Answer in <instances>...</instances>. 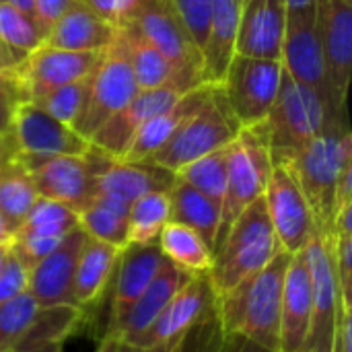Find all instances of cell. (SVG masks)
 Masks as SVG:
<instances>
[{
  "mask_svg": "<svg viewBox=\"0 0 352 352\" xmlns=\"http://www.w3.org/2000/svg\"><path fill=\"white\" fill-rule=\"evenodd\" d=\"M289 260L291 254L280 250L258 274L217 295V316L223 336L237 334L268 352H278L283 285Z\"/></svg>",
  "mask_w": 352,
  "mask_h": 352,
  "instance_id": "1",
  "label": "cell"
},
{
  "mask_svg": "<svg viewBox=\"0 0 352 352\" xmlns=\"http://www.w3.org/2000/svg\"><path fill=\"white\" fill-rule=\"evenodd\" d=\"M280 165L293 173L307 198L318 233L334 237L338 184L352 167V134L346 118H330L309 144Z\"/></svg>",
  "mask_w": 352,
  "mask_h": 352,
  "instance_id": "2",
  "label": "cell"
},
{
  "mask_svg": "<svg viewBox=\"0 0 352 352\" xmlns=\"http://www.w3.org/2000/svg\"><path fill=\"white\" fill-rule=\"evenodd\" d=\"M280 252L264 198L252 202L231 225L227 237L214 254L208 272L212 289L223 295L258 274Z\"/></svg>",
  "mask_w": 352,
  "mask_h": 352,
  "instance_id": "3",
  "label": "cell"
},
{
  "mask_svg": "<svg viewBox=\"0 0 352 352\" xmlns=\"http://www.w3.org/2000/svg\"><path fill=\"white\" fill-rule=\"evenodd\" d=\"M330 118L324 93L291 78L283 70L276 99L262 122L268 136L272 165L295 157L324 130Z\"/></svg>",
  "mask_w": 352,
  "mask_h": 352,
  "instance_id": "4",
  "label": "cell"
},
{
  "mask_svg": "<svg viewBox=\"0 0 352 352\" xmlns=\"http://www.w3.org/2000/svg\"><path fill=\"white\" fill-rule=\"evenodd\" d=\"M272 171V155L264 124L241 128L227 146V186L221 204V221L212 248V256L227 237L237 217L258 198L264 196Z\"/></svg>",
  "mask_w": 352,
  "mask_h": 352,
  "instance_id": "5",
  "label": "cell"
},
{
  "mask_svg": "<svg viewBox=\"0 0 352 352\" xmlns=\"http://www.w3.org/2000/svg\"><path fill=\"white\" fill-rule=\"evenodd\" d=\"M239 130L221 87L214 85L210 99L192 113L148 161L175 173L188 163L231 144Z\"/></svg>",
  "mask_w": 352,
  "mask_h": 352,
  "instance_id": "6",
  "label": "cell"
},
{
  "mask_svg": "<svg viewBox=\"0 0 352 352\" xmlns=\"http://www.w3.org/2000/svg\"><path fill=\"white\" fill-rule=\"evenodd\" d=\"M16 159L31 175L39 198L66 204L76 214L93 200L97 175L116 159L107 157L93 144L85 155L23 157Z\"/></svg>",
  "mask_w": 352,
  "mask_h": 352,
  "instance_id": "7",
  "label": "cell"
},
{
  "mask_svg": "<svg viewBox=\"0 0 352 352\" xmlns=\"http://www.w3.org/2000/svg\"><path fill=\"white\" fill-rule=\"evenodd\" d=\"M138 91L140 89L134 78L126 47L116 33V39L103 50L97 66L89 74V91L72 128L91 142L95 132Z\"/></svg>",
  "mask_w": 352,
  "mask_h": 352,
  "instance_id": "8",
  "label": "cell"
},
{
  "mask_svg": "<svg viewBox=\"0 0 352 352\" xmlns=\"http://www.w3.org/2000/svg\"><path fill=\"white\" fill-rule=\"evenodd\" d=\"M324 91L332 118H346L352 70V0H316Z\"/></svg>",
  "mask_w": 352,
  "mask_h": 352,
  "instance_id": "9",
  "label": "cell"
},
{
  "mask_svg": "<svg viewBox=\"0 0 352 352\" xmlns=\"http://www.w3.org/2000/svg\"><path fill=\"white\" fill-rule=\"evenodd\" d=\"M280 76V60L233 56L219 87L239 128H252L266 120L276 99Z\"/></svg>",
  "mask_w": 352,
  "mask_h": 352,
  "instance_id": "10",
  "label": "cell"
},
{
  "mask_svg": "<svg viewBox=\"0 0 352 352\" xmlns=\"http://www.w3.org/2000/svg\"><path fill=\"white\" fill-rule=\"evenodd\" d=\"M130 25L165 54L186 82L204 85L202 54L171 0H142Z\"/></svg>",
  "mask_w": 352,
  "mask_h": 352,
  "instance_id": "11",
  "label": "cell"
},
{
  "mask_svg": "<svg viewBox=\"0 0 352 352\" xmlns=\"http://www.w3.org/2000/svg\"><path fill=\"white\" fill-rule=\"evenodd\" d=\"M303 254L311 280V328L305 351L332 352L338 318L344 307L340 303V291L334 274L330 239L316 231L303 248Z\"/></svg>",
  "mask_w": 352,
  "mask_h": 352,
  "instance_id": "12",
  "label": "cell"
},
{
  "mask_svg": "<svg viewBox=\"0 0 352 352\" xmlns=\"http://www.w3.org/2000/svg\"><path fill=\"white\" fill-rule=\"evenodd\" d=\"M214 314L217 293L212 289L210 276L196 274L171 297V301L161 309L155 322L128 346L155 349L161 344H169L200 326L202 322H206Z\"/></svg>",
  "mask_w": 352,
  "mask_h": 352,
  "instance_id": "13",
  "label": "cell"
},
{
  "mask_svg": "<svg viewBox=\"0 0 352 352\" xmlns=\"http://www.w3.org/2000/svg\"><path fill=\"white\" fill-rule=\"evenodd\" d=\"M262 198L280 250L287 254L301 252L318 229L307 198L285 165H272Z\"/></svg>",
  "mask_w": 352,
  "mask_h": 352,
  "instance_id": "14",
  "label": "cell"
},
{
  "mask_svg": "<svg viewBox=\"0 0 352 352\" xmlns=\"http://www.w3.org/2000/svg\"><path fill=\"white\" fill-rule=\"evenodd\" d=\"M8 132L16 155L23 157H54V155H85L91 146L72 126H66L43 111L33 101H19L8 120Z\"/></svg>",
  "mask_w": 352,
  "mask_h": 352,
  "instance_id": "15",
  "label": "cell"
},
{
  "mask_svg": "<svg viewBox=\"0 0 352 352\" xmlns=\"http://www.w3.org/2000/svg\"><path fill=\"white\" fill-rule=\"evenodd\" d=\"M103 52H70L41 43L25 54L16 68V82L25 99H37L47 91L87 78Z\"/></svg>",
  "mask_w": 352,
  "mask_h": 352,
  "instance_id": "16",
  "label": "cell"
},
{
  "mask_svg": "<svg viewBox=\"0 0 352 352\" xmlns=\"http://www.w3.org/2000/svg\"><path fill=\"white\" fill-rule=\"evenodd\" d=\"M184 93L177 85H165L157 89H140L118 113H113L91 138V144L105 153L107 157L120 161L124 159L130 142L138 130L157 113L171 107Z\"/></svg>",
  "mask_w": 352,
  "mask_h": 352,
  "instance_id": "17",
  "label": "cell"
},
{
  "mask_svg": "<svg viewBox=\"0 0 352 352\" xmlns=\"http://www.w3.org/2000/svg\"><path fill=\"white\" fill-rule=\"evenodd\" d=\"M163 254L159 243H126L120 250L118 264L109 283L111 289V311L105 336L118 340V332L122 322L126 320L128 311L136 303V299L144 293L151 285L155 274L163 264Z\"/></svg>",
  "mask_w": 352,
  "mask_h": 352,
  "instance_id": "18",
  "label": "cell"
},
{
  "mask_svg": "<svg viewBox=\"0 0 352 352\" xmlns=\"http://www.w3.org/2000/svg\"><path fill=\"white\" fill-rule=\"evenodd\" d=\"M280 64L291 78L322 91L326 97L316 4L305 8H287Z\"/></svg>",
  "mask_w": 352,
  "mask_h": 352,
  "instance_id": "19",
  "label": "cell"
},
{
  "mask_svg": "<svg viewBox=\"0 0 352 352\" xmlns=\"http://www.w3.org/2000/svg\"><path fill=\"white\" fill-rule=\"evenodd\" d=\"M87 241V233L76 227L60 245L37 262L29 272V293L39 307L52 305H76L74 303V272L80 250Z\"/></svg>",
  "mask_w": 352,
  "mask_h": 352,
  "instance_id": "20",
  "label": "cell"
},
{
  "mask_svg": "<svg viewBox=\"0 0 352 352\" xmlns=\"http://www.w3.org/2000/svg\"><path fill=\"white\" fill-rule=\"evenodd\" d=\"M311 328V280L303 250L291 254L280 305L278 352H305Z\"/></svg>",
  "mask_w": 352,
  "mask_h": 352,
  "instance_id": "21",
  "label": "cell"
},
{
  "mask_svg": "<svg viewBox=\"0 0 352 352\" xmlns=\"http://www.w3.org/2000/svg\"><path fill=\"white\" fill-rule=\"evenodd\" d=\"M287 25L285 0H248L239 8L235 54L280 60Z\"/></svg>",
  "mask_w": 352,
  "mask_h": 352,
  "instance_id": "22",
  "label": "cell"
},
{
  "mask_svg": "<svg viewBox=\"0 0 352 352\" xmlns=\"http://www.w3.org/2000/svg\"><path fill=\"white\" fill-rule=\"evenodd\" d=\"M175 182V173L151 161H111L95 182V196L111 198L130 206L148 192H167Z\"/></svg>",
  "mask_w": 352,
  "mask_h": 352,
  "instance_id": "23",
  "label": "cell"
},
{
  "mask_svg": "<svg viewBox=\"0 0 352 352\" xmlns=\"http://www.w3.org/2000/svg\"><path fill=\"white\" fill-rule=\"evenodd\" d=\"M214 85H198L194 89H190L188 93H184L171 107L163 109L161 113H157L155 118H151L134 136V140L130 142L124 159L120 161H148L165 142L167 138L192 116L196 113L212 95Z\"/></svg>",
  "mask_w": 352,
  "mask_h": 352,
  "instance_id": "24",
  "label": "cell"
},
{
  "mask_svg": "<svg viewBox=\"0 0 352 352\" xmlns=\"http://www.w3.org/2000/svg\"><path fill=\"white\" fill-rule=\"evenodd\" d=\"M116 33L118 29L99 19L80 0H76L47 29L43 43L70 52H103L116 39Z\"/></svg>",
  "mask_w": 352,
  "mask_h": 352,
  "instance_id": "25",
  "label": "cell"
},
{
  "mask_svg": "<svg viewBox=\"0 0 352 352\" xmlns=\"http://www.w3.org/2000/svg\"><path fill=\"white\" fill-rule=\"evenodd\" d=\"M239 6L235 0H212L206 39L202 45V78L206 85H221L235 56Z\"/></svg>",
  "mask_w": 352,
  "mask_h": 352,
  "instance_id": "26",
  "label": "cell"
},
{
  "mask_svg": "<svg viewBox=\"0 0 352 352\" xmlns=\"http://www.w3.org/2000/svg\"><path fill=\"white\" fill-rule=\"evenodd\" d=\"M192 278V274L184 272L177 268L173 262L163 258V264L151 285L144 289V293L136 299L132 309L128 311L126 320L120 326L118 332V342L120 344H130L138 334H142L155 318L161 314V309L171 301V297Z\"/></svg>",
  "mask_w": 352,
  "mask_h": 352,
  "instance_id": "27",
  "label": "cell"
},
{
  "mask_svg": "<svg viewBox=\"0 0 352 352\" xmlns=\"http://www.w3.org/2000/svg\"><path fill=\"white\" fill-rule=\"evenodd\" d=\"M118 35L126 47L138 89H157L165 85H177L184 91L194 89L179 76L175 66L165 58V54L155 43H151L134 25L118 29Z\"/></svg>",
  "mask_w": 352,
  "mask_h": 352,
  "instance_id": "28",
  "label": "cell"
},
{
  "mask_svg": "<svg viewBox=\"0 0 352 352\" xmlns=\"http://www.w3.org/2000/svg\"><path fill=\"white\" fill-rule=\"evenodd\" d=\"M120 250L87 235L74 272V303L80 309L95 305L109 289Z\"/></svg>",
  "mask_w": 352,
  "mask_h": 352,
  "instance_id": "29",
  "label": "cell"
},
{
  "mask_svg": "<svg viewBox=\"0 0 352 352\" xmlns=\"http://www.w3.org/2000/svg\"><path fill=\"white\" fill-rule=\"evenodd\" d=\"M167 196H169V221L196 231L212 252L219 231V221H221V206L177 177L173 186L167 190Z\"/></svg>",
  "mask_w": 352,
  "mask_h": 352,
  "instance_id": "30",
  "label": "cell"
},
{
  "mask_svg": "<svg viewBox=\"0 0 352 352\" xmlns=\"http://www.w3.org/2000/svg\"><path fill=\"white\" fill-rule=\"evenodd\" d=\"M85 309L76 305H52V307H37L27 332L23 334L21 342L14 351H35L50 344H64L66 338L76 332L82 324Z\"/></svg>",
  "mask_w": 352,
  "mask_h": 352,
  "instance_id": "31",
  "label": "cell"
},
{
  "mask_svg": "<svg viewBox=\"0 0 352 352\" xmlns=\"http://www.w3.org/2000/svg\"><path fill=\"white\" fill-rule=\"evenodd\" d=\"M161 254L173 262L177 268L184 272L196 276V274H208L212 268V252L210 248L202 241V237L179 225V223H167L157 239Z\"/></svg>",
  "mask_w": 352,
  "mask_h": 352,
  "instance_id": "32",
  "label": "cell"
},
{
  "mask_svg": "<svg viewBox=\"0 0 352 352\" xmlns=\"http://www.w3.org/2000/svg\"><path fill=\"white\" fill-rule=\"evenodd\" d=\"M128 212L130 206L111 198L93 196L78 212V227L93 239L122 250L128 243Z\"/></svg>",
  "mask_w": 352,
  "mask_h": 352,
  "instance_id": "33",
  "label": "cell"
},
{
  "mask_svg": "<svg viewBox=\"0 0 352 352\" xmlns=\"http://www.w3.org/2000/svg\"><path fill=\"white\" fill-rule=\"evenodd\" d=\"M37 198L29 171L14 157L0 169V217L12 233L21 227Z\"/></svg>",
  "mask_w": 352,
  "mask_h": 352,
  "instance_id": "34",
  "label": "cell"
},
{
  "mask_svg": "<svg viewBox=\"0 0 352 352\" xmlns=\"http://www.w3.org/2000/svg\"><path fill=\"white\" fill-rule=\"evenodd\" d=\"M78 227V214L66 204L37 198L21 227L12 235H31L50 241H62L72 229Z\"/></svg>",
  "mask_w": 352,
  "mask_h": 352,
  "instance_id": "35",
  "label": "cell"
},
{
  "mask_svg": "<svg viewBox=\"0 0 352 352\" xmlns=\"http://www.w3.org/2000/svg\"><path fill=\"white\" fill-rule=\"evenodd\" d=\"M169 223L167 192H148L130 204L128 243H157L163 227Z\"/></svg>",
  "mask_w": 352,
  "mask_h": 352,
  "instance_id": "36",
  "label": "cell"
},
{
  "mask_svg": "<svg viewBox=\"0 0 352 352\" xmlns=\"http://www.w3.org/2000/svg\"><path fill=\"white\" fill-rule=\"evenodd\" d=\"M227 146L212 151V153L188 163L179 171H175L177 179H182L188 186H192L194 190L202 192L206 198H210L219 206L223 204L225 186H227Z\"/></svg>",
  "mask_w": 352,
  "mask_h": 352,
  "instance_id": "37",
  "label": "cell"
},
{
  "mask_svg": "<svg viewBox=\"0 0 352 352\" xmlns=\"http://www.w3.org/2000/svg\"><path fill=\"white\" fill-rule=\"evenodd\" d=\"M43 29L35 21L33 14L8 4L0 2V41L19 54H29L43 43Z\"/></svg>",
  "mask_w": 352,
  "mask_h": 352,
  "instance_id": "38",
  "label": "cell"
},
{
  "mask_svg": "<svg viewBox=\"0 0 352 352\" xmlns=\"http://www.w3.org/2000/svg\"><path fill=\"white\" fill-rule=\"evenodd\" d=\"M37 307L39 305L29 291L0 303V352H12L16 349Z\"/></svg>",
  "mask_w": 352,
  "mask_h": 352,
  "instance_id": "39",
  "label": "cell"
},
{
  "mask_svg": "<svg viewBox=\"0 0 352 352\" xmlns=\"http://www.w3.org/2000/svg\"><path fill=\"white\" fill-rule=\"evenodd\" d=\"M223 338L225 336L219 324V316L214 314L206 322H202L200 326H196L194 330H190L188 334H184L182 338L169 344H161L155 349H136V346L120 344L118 352H219Z\"/></svg>",
  "mask_w": 352,
  "mask_h": 352,
  "instance_id": "40",
  "label": "cell"
},
{
  "mask_svg": "<svg viewBox=\"0 0 352 352\" xmlns=\"http://www.w3.org/2000/svg\"><path fill=\"white\" fill-rule=\"evenodd\" d=\"M87 91H89V76L68 82V85H62V87H56V89L47 91L45 95L31 99V101L35 105H39L43 111H47L52 118H56L58 122L72 126L82 109Z\"/></svg>",
  "mask_w": 352,
  "mask_h": 352,
  "instance_id": "41",
  "label": "cell"
},
{
  "mask_svg": "<svg viewBox=\"0 0 352 352\" xmlns=\"http://www.w3.org/2000/svg\"><path fill=\"white\" fill-rule=\"evenodd\" d=\"M29 266L10 248L0 268V303L10 301L29 291Z\"/></svg>",
  "mask_w": 352,
  "mask_h": 352,
  "instance_id": "42",
  "label": "cell"
},
{
  "mask_svg": "<svg viewBox=\"0 0 352 352\" xmlns=\"http://www.w3.org/2000/svg\"><path fill=\"white\" fill-rule=\"evenodd\" d=\"M171 2H173L175 10L179 12V16L186 25V29L190 31L192 39L196 41L198 50L202 52L212 0H171Z\"/></svg>",
  "mask_w": 352,
  "mask_h": 352,
  "instance_id": "43",
  "label": "cell"
},
{
  "mask_svg": "<svg viewBox=\"0 0 352 352\" xmlns=\"http://www.w3.org/2000/svg\"><path fill=\"white\" fill-rule=\"evenodd\" d=\"M99 19L109 23L113 29H122L134 21V14L142 0H80Z\"/></svg>",
  "mask_w": 352,
  "mask_h": 352,
  "instance_id": "44",
  "label": "cell"
},
{
  "mask_svg": "<svg viewBox=\"0 0 352 352\" xmlns=\"http://www.w3.org/2000/svg\"><path fill=\"white\" fill-rule=\"evenodd\" d=\"M76 0H33V16L39 23V27L43 29V33H47V29L66 12V8H70Z\"/></svg>",
  "mask_w": 352,
  "mask_h": 352,
  "instance_id": "45",
  "label": "cell"
},
{
  "mask_svg": "<svg viewBox=\"0 0 352 352\" xmlns=\"http://www.w3.org/2000/svg\"><path fill=\"white\" fill-rule=\"evenodd\" d=\"M21 60H23V54L10 50L8 45H4V43L0 41V80H2V78L14 76Z\"/></svg>",
  "mask_w": 352,
  "mask_h": 352,
  "instance_id": "46",
  "label": "cell"
},
{
  "mask_svg": "<svg viewBox=\"0 0 352 352\" xmlns=\"http://www.w3.org/2000/svg\"><path fill=\"white\" fill-rule=\"evenodd\" d=\"M219 352H268L266 349L250 342L248 338L243 336H237V334H231V336H225L223 338V344H221V351Z\"/></svg>",
  "mask_w": 352,
  "mask_h": 352,
  "instance_id": "47",
  "label": "cell"
},
{
  "mask_svg": "<svg viewBox=\"0 0 352 352\" xmlns=\"http://www.w3.org/2000/svg\"><path fill=\"white\" fill-rule=\"evenodd\" d=\"M14 157H16V148H14V142L10 138V132H2L0 130V169L6 163H10Z\"/></svg>",
  "mask_w": 352,
  "mask_h": 352,
  "instance_id": "48",
  "label": "cell"
},
{
  "mask_svg": "<svg viewBox=\"0 0 352 352\" xmlns=\"http://www.w3.org/2000/svg\"><path fill=\"white\" fill-rule=\"evenodd\" d=\"M120 342L116 338H109V336H103V340L99 342V346L95 349V352H118Z\"/></svg>",
  "mask_w": 352,
  "mask_h": 352,
  "instance_id": "49",
  "label": "cell"
},
{
  "mask_svg": "<svg viewBox=\"0 0 352 352\" xmlns=\"http://www.w3.org/2000/svg\"><path fill=\"white\" fill-rule=\"evenodd\" d=\"M4 2H8V4H12V6L25 10V12L33 14V0H4Z\"/></svg>",
  "mask_w": 352,
  "mask_h": 352,
  "instance_id": "50",
  "label": "cell"
},
{
  "mask_svg": "<svg viewBox=\"0 0 352 352\" xmlns=\"http://www.w3.org/2000/svg\"><path fill=\"white\" fill-rule=\"evenodd\" d=\"M10 241H12V231L8 229V225L0 217V243H10Z\"/></svg>",
  "mask_w": 352,
  "mask_h": 352,
  "instance_id": "51",
  "label": "cell"
},
{
  "mask_svg": "<svg viewBox=\"0 0 352 352\" xmlns=\"http://www.w3.org/2000/svg\"><path fill=\"white\" fill-rule=\"evenodd\" d=\"M287 8H305V6H314L316 0H285Z\"/></svg>",
  "mask_w": 352,
  "mask_h": 352,
  "instance_id": "52",
  "label": "cell"
},
{
  "mask_svg": "<svg viewBox=\"0 0 352 352\" xmlns=\"http://www.w3.org/2000/svg\"><path fill=\"white\" fill-rule=\"evenodd\" d=\"M12 352H21V351H12ZM25 352H64V344H50V346H41V349L25 351Z\"/></svg>",
  "mask_w": 352,
  "mask_h": 352,
  "instance_id": "53",
  "label": "cell"
},
{
  "mask_svg": "<svg viewBox=\"0 0 352 352\" xmlns=\"http://www.w3.org/2000/svg\"><path fill=\"white\" fill-rule=\"evenodd\" d=\"M8 252H10V243H0V268H2V264H4Z\"/></svg>",
  "mask_w": 352,
  "mask_h": 352,
  "instance_id": "54",
  "label": "cell"
},
{
  "mask_svg": "<svg viewBox=\"0 0 352 352\" xmlns=\"http://www.w3.org/2000/svg\"><path fill=\"white\" fill-rule=\"evenodd\" d=\"M245 2H248V0H235V4H237V6H239V8H241V6H243V4H245Z\"/></svg>",
  "mask_w": 352,
  "mask_h": 352,
  "instance_id": "55",
  "label": "cell"
},
{
  "mask_svg": "<svg viewBox=\"0 0 352 352\" xmlns=\"http://www.w3.org/2000/svg\"><path fill=\"white\" fill-rule=\"evenodd\" d=\"M305 352H316V351H305Z\"/></svg>",
  "mask_w": 352,
  "mask_h": 352,
  "instance_id": "56",
  "label": "cell"
},
{
  "mask_svg": "<svg viewBox=\"0 0 352 352\" xmlns=\"http://www.w3.org/2000/svg\"><path fill=\"white\" fill-rule=\"evenodd\" d=\"M0 2H2V0H0Z\"/></svg>",
  "mask_w": 352,
  "mask_h": 352,
  "instance_id": "57",
  "label": "cell"
}]
</instances>
